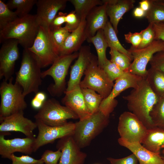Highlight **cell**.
I'll return each mask as SVG.
<instances>
[{
	"label": "cell",
	"mask_w": 164,
	"mask_h": 164,
	"mask_svg": "<svg viewBox=\"0 0 164 164\" xmlns=\"http://www.w3.org/2000/svg\"><path fill=\"white\" fill-rule=\"evenodd\" d=\"M123 98L127 101L128 109L148 129L155 127L151 120L150 113L159 98L150 88L145 78H142L138 86Z\"/></svg>",
	"instance_id": "obj_1"
},
{
	"label": "cell",
	"mask_w": 164,
	"mask_h": 164,
	"mask_svg": "<svg viewBox=\"0 0 164 164\" xmlns=\"http://www.w3.org/2000/svg\"><path fill=\"white\" fill-rule=\"evenodd\" d=\"M40 26L36 15L18 18L0 30L1 42L14 39L24 49L29 48L33 43Z\"/></svg>",
	"instance_id": "obj_2"
},
{
	"label": "cell",
	"mask_w": 164,
	"mask_h": 164,
	"mask_svg": "<svg viewBox=\"0 0 164 164\" xmlns=\"http://www.w3.org/2000/svg\"><path fill=\"white\" fill-rule=\"evenodd\" d=\"M41 67L35 55L28 49H24L20 68L16 73L15 82L22 87L25 97L39 92L42 84Z\"/></svg>",
	"instance_id": "obj_3"
},
{
	"label": "cell",
	"mask_w": 164,
	"mask_h": 164,
	"mask_svg": "<svg viewBox=\"0 0 164 164\" xmlns=\"http://www.w3.org/2000/svg\"><path fill=\"white\" fill-rule=\"evenodd\" d=\"M109 117L99 110L89 117L75 123L72 136L81 149L88 146L91 141L101 133L108 125Z\"/></svg>",
	"instance_id": "obj_4"
},
{
	"label": "cell",
	"mask_w": 164,
	"mask_h": 164,
	"mask_svg": "<svg viewBox=\"0 0 164 164\" xmlns=\"http://www.w3.org/2000/svg\"><path fill=\"white\" fill-rule=\"evenodd\" d=\"M13 77L4 79L0 86V120L17 112L24 111L27 107L21 87L15 82Z\"/></svg>",
	"instance_id": "obj_5"
},
{
	"label": "cell",
	"mask_w": 164,
	"mask_h": 164,
	"mask_svg": "<svg viewBox=\"0 0 164 164\" xmlns=\"http://www.w3.org/2000/svg\"><path fill=\"white\" fill-rule=\"evenodd\" d=\"M77 52L67 55L59 56L47 70L42 72V78L51 76L54 83L47 88V90L53 96H59L66 91V77L72 62L77 58Z\"/></svg>",
	"instance_id": "obj_6"
},
{
	"label": "cell",
	"mask_w": 164,
	"mask_h": 164,
	"mask_svg": "<svg viewBox=\"0 0 164 164\" xmlns=\"http://www.w3.org/2000/svg\"><path fill=\"white\" fill-rule=\"evenodd\" d=\"M84 74L85 77L79 84L80 88L93 90L101 95L103 99L109 95L114 84L104 70L99 66L97 57L94 55Z\"/></svg>",
	"instance_id": "obj_7"
},
{
	"label": "cell",
	"mask_w": 164,
	"mask_h": 164,
	"mask_svg": "<svg viewBox=\"0 0 164 164\" xmlns=\"http://www.w3.org/2000/svg\"><path fill=\"white\" fill-rule=\"evenodd\" d=\"M34 117L35 120L51 126L65 124L69 119H79L74 112L53 98L46 100Z\"/></svg>",
	"instance_id": "obj_8"
},
{
	"label": "cell",
	"mask_w": 164,
	"mask_h": 164,
	"mask_svg": "<svg viewBox=\"0 0 164 164\" xmlns=\"http://www.w3.org/2000/svg\"><path fill=\"white\" fill-rule=\"evenodd\" d=\"M28 49L36 56L42 68L52 64L59 56L48 27L40 26L32 45Z\"/></svg>",
	"instance_id": "obj_9"
},
{
	"label": "cell",
	"mask_w": 164,
	"mask_h": 164,
	"mask_svg": "<svg viewBox=\"0 0 164 164\" xmlns=\"http://www.w3.org/2000/svg\"><path fill=\"white\" fill-rule=\"evenodd\" d=\"M128 50L132 54L133 61L127 71L145 78L147 71V65L154 54L164 50V41L155 39L144 48L138 49L132 46Z\"/></svg>",
	"instance_id": "obj_10"
},
{
	"label": "cell",
	"mask_w": 164,
	"mask_h": 164,
	"mask_svg": "<svg viewBox=\"0 0 164 164\" xmlns=\"http://www.w3.org/2000/svg\"><path fill=\"white\" fill-rule=\"evenodd\" d=\"M118 131L122 139L130 142L142 144L148 129L132 113L125 111L119 117Z\"/></svg>",
	"instance_id": "obj_11"
},
{
	"label": "cell",
	"mask_w": 164,
	"mask_h": 164,
	"mask_svg": "<svg viewBox=\"0 0 164 164\" xmlns=\"http://www.w3.org/2000/svg\"><path fill=\"white\" fill-rule=\"evenodd\" d=\"M142 78L128 72L125 71L115 80L110 94L101 102L99 110L105 116L109 117L118 104V101L115 98L121 92L128 88H136Z\"/></svg>",
	"instance_id": "obj_12"
},
{
	"label": "cell",
	"mask_w": 164,
	"mask_h": 164,
	"mask_svg": "<svg viewBox=\"0 0 164 164\" xmlns=\"http://www.w3.org/2000/svg\"><path fill=\"white\" fill-rule=\"evenodd\" d=\"M35 122L37 124L38 134L35 138L34 152L45 145L53 143L57 139L72 135L75 127V123L72 122L54 126L46 125L37 120H36Z\"/></svg>",
	"instance_id": "obj_13"
},
{
	"label": "cell",
	"mask_w": 164,
	"mask_h": 164,
	"mask_svg": "<svg viewBox=\"0 0 164 164\" xmlns=\"http://www.w3.org/2000/svg\"><path fill=\"white\" fill-rule=\"evenodd\" d=\"M19 41L14 39L5 41L0 50V79L8 81L12 77L15 62L19 56Z\"/></svg>",
	"instance_id": "obj_14"
},
{
	"label": "cell",
	"mask_w": 164,
	"mask_h": 164,
	"mask_svg": "<svg viewBox=\"0 0 164 164\" xmlns=\"http://www.w3.org/2000/svg\"><path fill=\"white\" fill-rule=\"evenodd\" d=\"M0 132L9 133V132H21L26 137L35 138L34 130L37 128L36 122L25 117L24 111H21L0 120Z\"/></svg>",
	"instance_id": "obj_15"
},
{
	"label": "cell",
	"mask_w": 164,
	"mask_h": 164,
	"mask_svg": "<svg viewBox=\"0 0 164 164\" xmlns=\"http://www.w3.org/2000/svg\"><path fill=\"white\" fill-rule=\"evenodd\" d=\"M56 147L62 152L60 161L57 164H84L87 155L81 150V149L74 141L72 135L60 139L57 142Z\"/></svg>",
	"instance_id": "obj_16"
},
{
	"label": "cell",
	"mask_w": 164,
	"mask_h": 164,
	"mask_svg": "<svg viewBox=\"0 0 164 164\" xmlns=\"http://www.w3.org/2000/svg\"><path fill=\"white\" fill-rule=\"evenodd\" d=\"M35 138H15L5 139L3 133L0 135V155L3 158L10 159L11 155L16 152L26 155L34 152Z\"/></svg>",
	"instance_id": "obj_17"
},
{
	"label": "cell",
	"mask_w": 164,
	"mask_h": 164,
	"mask_svg": "<svg viewBox=\"0 0 164 164\" xmlns=\"http://www.w3.org/2000/svg\"><path fill=\"white\" fill-rule=\"evenodd\" d=\"M93 55L91 51L89 46H84L81 47L77 60L71 66L70 77L65 91H70L79 85L81 78Z\"/></svg>",
	"instance_id": "obj_18"
},
{
	"label": "cell",
	"mask_w": 164,
	"mask_h": 164,
	"mask_svg": "<svg viewBox=\"0 0 164 164\" xmlns=\"http://www.w3.org/2000/svg\"><path fill=\"white\" fill-rule=\"evenodd\" d=\"M67 0H38L36 14L40 26L49 27L51 23L60 10L64 9Z\"/></svg>",
	"instance_id": "obj_19"
},
{
	"label": "cell",
	"mask_w": 164,
	"mask_h": 164,
	"mask_svg": "<svg viewBox=\"0 0 164 164\" xmlns=\"http://www.w3.org/2000/svg\"><path fill=\"white\" fill-rule=\"evenodd\" d=\"M64 93L65 95L62 100V103L74 112L79 120L87 118L91 115L86 106L80 85Z\"/></svg>",
	"instance_id": "obj_20"
},
{
	"label": "cell",
	"mask_w": 164,
	"mask_h": 164,
	"mask_svg": "<svg viewBox=\"0 0 164 164\" xmlns=\"http://www.w3.org/2000/svg\"><path fill=\"white\" fill-rule=\"evenodd\" d=\"M119 144L130 150L137 158L139 164H164L159 153L151 152L138 142H130L120 138Z\"/></svg>",
	"instance_id": "obj_21"
},
{
	"label": "cell",
	"mask_w": 164,
	"mask_h": 164,
	"mask_svg": "<svg viewBox=\"0 0 164 164\" xmlns=\"http://www.w3.org/2000/svg\"><path fill=\"white\" fill-rule=\"evenodd\" d=\"M108 16L104 3L91 10L86 19L85 32L87 39L95 36L99 30L104 29L108 21Z\"/></svg>",
	"instance_id": "obj_22"
},
{
	"label": "cell",
	"mask_w": 164,
	"mask_h": 164,
	"mask_svg": "<svg viewBox=\"0 0 164 164\" xmlns=\"http://www.w3.org/2000/svg\"><path fill=\"white\" fill-rule=\"evenodd\" d=\"M106 4V11L110 22L116 33L120 19L127 12L133 8L135 2L134 0H103Z\"/></svg>",
	"instance_id": "obj_23"
},
{
	"label": "cell",
	"mask_w": 164,
	"mask_h": 164,
	"mask_svg": "<svg viewBox=\"0 0 164 164\" xmlns=\"http://www.w3.org/2000/svg\"><path fill=\"white\" fill-rule=\"evenodd\" d=\"M85 26L86 19L81 21L79 27L70 33L59 50V56L70 54L80 50L87 39Z\"/></svg>",
	"instance_id": "obj_24"
},
{
	"label": "cell",
	"mask_w": 164,
	"mask_h": 164,
	"mask_svg": "<svg viewBox=\"0 0 164 164\" xmlns=\"http://www.w3.org/2000/svg\"><path fill=\"white\" fill-rule=\"evenodd\" d=\"M142 144L149 151L160 154L164 149V130L155 126L148 129Z\"/></svg>",
	"instance_id": "obj_25"
},
{
	"label": "cell",
	"mask_w": 164,
	"mask_h": 164,
	"mask_svg": "<svg viewBox=\"0 0 164 164\" xmlns=\"http://www.w3.org/2000/svg\"><path fill=\"white\" fill-rule=\"evenodd\" d=\"M150 88L159 98L164 97V73L151 67L145 77Z\"/></svg>",
	"instance_id": "obj_26"
},
{
	"label": "cell",
	"mask_w": 164,
	"mask_h": 164,
	"mask_svg": "<svg viewBox=\"0 0 164 164\" xmlns=\"http://www.w3.org/2000/svg\"><path fill=\"white\" fill-rule=\"evenodd\" d=\"M87 40L89 43H93L95 46L97 54L99 65L102 68L108 59L106 56V51L108 47L103 30H99L95 36Z\"/></svg>",
	"instance_id": "obj_27"
},
{
	"label": "cell",
	"mask_w": 164,
	"mask_h": 164,
	"mask_svg": "<svg viewBox=\"0 0 164 164\" xmlns=\"http://www.w3.org/2000/svg\"><path fill=\"white\" fill-rule=\"evenodd\" d=\"M104 36L108 47L115 49L120 52L127 56L132 61L133 60L131 53L128 50L125 49L120 42L117 33L112 25L108 21L103 29Z\"/></svg>",
	"instance_id": "obj_28"
},
{
	"label": "cell",
	"mask_w": 164,
	"mask_h": 164,
	"mask_svg": "<svg viewBox=\"0 0 164 164\" xmlns=\"http://www.w3.org/2000/svg\"><path fill=\"white\" fill-rule=\"evenodd\" d=\"M68 1L73 5L76 14L81 21L86 19L93 8L103 4L102 0H69Z\"/></svg>",
	"instance_id": "obj_29"
},
{
	"label": "cell",
	"mask_w": 164,
	"mask_h": 164,
	"mask_svg": "<svg viewBox=\"0 0 164 164\" xmlns=\"http://www.w3.org/2000/svg\"><path fill=\"white\" fill-rule=\"evenodd\" d=\"M86 106L92 114L99 111L100 105L103 99V97L96 91L87 88H81Z\"/></svg>",
	"instance_id": "obj_30"
},
{
	"label": "cell",
	"mask_w": 164,
	"mask_h": 164,
	"mask_svg": "<svg viewBox=\"0 0 164 164\" xmlns=\"http://www.w3.org/2000/svg\"><path fill=\"white\" fill-rule=\"evenodd\" d=\"M37 0H10L6 4L11 10L16 9L15 11L19 18L25 17L29 14Z\"/></svg>",
	"instance_id": "obj_31"
},
{
	"label": "cell",
	"mask_w": 164,
	"mask_h": 164,
	"mask_svg": "<svg viewBox=\"0 0 164 164\" xmlns=\"http://www.w3.org/2000/svg\"><path fill=\"white\" fill-rule=\"evenodd\" d=\"M150 116L155 126L164 130V97L159 98L151 111Z\"/></svg>",
	"instance_id": "obj_32"
},
{
	"label": "cell",
	"mask_w": 164,
	"mask_h": 164,
	"mask_svg": "<svg viewBox=\"0 0 164 164\" xmlns=\"http://www.w3.org/2000/svg\"><path fill=\"white\" fill-rule=\"evenodd\" d=\"M149 24L164 22V7L152 0L149 9L145 16Z\"/></svg>",
	"instance_id": "obj_33"
},
{
	"label": "cell",
	"mask_w": 164,
	"mask_h": 164,
	"mask_svg": "<svg viewBox=\"0 0 164 164\" xmlns=\"http://www.w3.org/2000/svg\"><path fill=\"white\" fill-rule=\"evenodd\" d=\"M18 18L15 11H12L6 4L0 0V30Z\"/></svg>",
	"instance_id": "obj_34"
},
{
	"label": "cell",
	"mask_w": 164,
	"mask_h": 164,
	"mask_svg": "<svg viewBox=\"0 0 164 164\" xmlns=\"http://www.w3.org/2000/svg\"><path fill=\"white\" fill-rule=\"evenodd\" d=\"M109 53L110 61L124 71H127L132 63L130 59L124 54L114 49L110 48Z\"/></svg>",
	"instance_id": "obj_35"
},
{
	"label": "cell",
	"mask_w": 164,
	"mask_h": 164,
	"mask_svg": "<svg viewBox=\"0 0 164 164\" xmlns=\"http://www.w3.org/2000/svg\"><path fill=\"white\" fill-rule=\"evenodd\" d=\"M50 31L53 41L58 52L59 49L70 34V32L65 26L50 30Z\"/></svg>",
	"instance_id": "obj_36"
},
{
	"label": "cell",
	"mask_w": 164,
	"mask_h": 164,
	"mask_svg": "<svg viewBox=\"0 0 164 164\" xmlns=\"http://www.w3.org/2000/svg\"><path fill=\"white\" fill-rule=\"evenodd\" d=\"M102 68L109 79L113 82L116 80L125 72L115 64L108 59Z\"/></svg>",
	"instance_id": "obj_37"
},
{
	"label": "cell",
	"mask_w": 164,
	"mask_h": 164,
	"mask_svg": "<svg viewBox=\"0 0 164 164\" xmlns=\"http://www.w3.org/2000/svg\"><path fill=\"white\" fill-rule=\"evenodd\" d=\"M140 32L142 36V41L137 48L138 49L145 47L155 40V34L152 24H149L147 28L142 30Z\"/></svg>",
	"instance_id": "obj_38"
},
{
	"label": "cell",
	"mask_w": 164,
	"mask_h": 164,
	"mask_svg": "<svg viewBox=\"0 0 164 164\" xmlns=\"http://www.w3.org/2000/svg\"><path fill=\"white\" fill-rule=\"evenodd\" d=\"M61 154V152L59 149L55 151L47 149L43 153L41 159L45 164H57Z\"/></svg>",
	"instance_id": "obj_39"
},
{
	"label": "cell",
	"mask_w": 164,
	"mask_h": 164,
	"mask_svg": "<svg viewBox=\"0 0 164 164\" xmlns=\"http://www.w3.org/2000/svg\"><path fill=\"white\" fill-rule=\"evenodd\" d=\"M12 164H43V161L41 159H36L28 155H22L17 156L14 154L10 156Z\"/></svg>",
	"instance_id": "obj_40"
},
{
	"label": "cell",
	"mask_w": 164,
	"mask_h": 164,
	"mask_svg": "<svg viewBox=\"0 0 164 164\" xmlns=\"http://www.w3.org/2000/svg\"><path fill=\"white\" fill-rule=\"evenodd\" d=\"M81 20L76 14L74 11H72L67 14L66 18L65 26L70 32L76 30L80 25Z\"/></svg>",
	"instance_id": "obj_41"
},
{
	"label": "cell",
	"mask_w": 164,
	"mask_h": 164,
	"mask_svg": "<svg viewBox=\"0 0 164 164\" xmlns=\"http://www.w3.org/2000/svg\"><path fill=\"white\" fill-rule=\"evenodd\" d=\"M149 63L151 67L164 73V50L154 54Z\"/></svg>",
	"instance_id": "obj_42"
},
{
	"label": "cell",
	"mask_w": 164,
	"mask_h": 164,
	"mask_svg": "<svg viewBox=\"0 0 164 164\" xmlns=\"http://www.w3.org/2000/svg\"><path fill=\"white\" fill-rule=\"evenodd\" d=\"M107 159L110 164H138V160L134 154L131 155L120 159L108 157Z\"/></svg>",
	"instance_id": "obj_43"
},
{
	"label": "cell",
	"mask_w": 164,
	"mask_h": 164,
	"mask_svg": "<svg viewBox=\"0 0 164 164\" xmlns=\"http://www.w3.org/2000/svg\"><path fill=\"white\" fill-rule=\"evenodd\" d=\"M125 39L127 42L132 45V46L137 49L142 41V36L140 32L132 33L129 32L124 35Z\"/></svg>",
	"instance_id": "obj_44"
},
{
	"label": "cell",
	"mask_w": 164,
	"mask_h": 164,
	"mask_svg": "<svg viewBox=\"0 0 164 164\" xmlns=\"http://www.w3.org/2000/svg\"><path fill=\"white\" fill-rule=\"evenodd\" d=\"M66 13L59 12L53 20L49 26L50 30H53L60 27L64 23L66 22Z\"/></svg>",
	"instance_id": "obj_45"
},
{
	"label": "cell",
	"mask_w": 164,
	"mask_h": 164,
	"mask_svg": "<svg viewBox=\"0 0 164 164\" xmlns=\"http://www.w3.org/2000/svg\"><path fill=\"white\" fill-rule=\"evenodd\" d=\"M155 36V40L159 39L164 41V23L163 22L152 24Z\"/></svg>",
	"instance_id": "obj_46"
},
{
	"label": "cell",
	"mask_w": 164,
	"mask_h": 164,
	"mask_svg": "<svg viewBox=\"0 0 164 164\" xmlns=\"http://www.w3.org/2000/svg\"><path fill=\"white\" fill-rule=\"evenodd\" d=\"M152 0H142L139 2L140 7L144 11L147 12L150 9Z\"/></svg>",
	"instance_id": "obj_47"
},
{
	"label": "cell",
	"mask_w": 164,
	"mask_h": 164,
	"mask_svg": "<svg viewBox=\"0 0 164 164\" xmlns=\"http://www.w3.org/2000/svg\"><path fill=\"white\" fill-rule=\"evenodd\" d=\"M146 12L142 9L140 7L135 8L133 11V15L137 18H142L145 17Z\"/></svg>",
	"instance_id": "obj_48"
},
{
	"label": "cell",
	"mask_w": 164,
	"mask_h": 164,
	"mask_svg": "<svg viewBox=\"0 0 164 164\" xmlns=\"http://www.w3.org/2000/svg\"><path fill=\"white\" fill-rule=\"evenodd\" d=\"M44 103L34 97L31 101V105L34 109L39 110Z\"/></svg>",
	"instance_id": "obj_49"
},
{
	"label": "cell",
	"mask_w": 164,
	"mask_h": 164,
	"mask_svg": "<svg viewBox=\"0 0 164 164\" xmlns=\"http://www.w3.org/2000/svg\"><path fill=\"white\" fill-rule=\"evenodd\" d=\"M35 97L43 102L46 100V95L43 92H38L36 94Z\"/></svg>",
	"instance_id": "obj_50"
},
{
	"label": "cell",
	"mask_w": 164,
	"mask_h": 164,
	"mask_svg": "<svg viewBox=\"0 0 164 164\" xmlns=\"http://www.w3.org/2000/svg\"><path fill=\"white\" fill-rule=\"evenodd\" d=\"M155 2L157 3L164 7V1L163 0H155Z\"/></svg>",
	"instance_id": "obj_51"
},
{
	"label": "cell",
	"mask_w": 164,
	"mask_h": 164,
	"mask_svg": "<svg viewBox=\"0 0 164 164\" xmlns=\"http://www.w3.org/2000/svg\"><path fill=\"white\" fill-rule=\"evenodd\" d=\"M162 159L164 162V149L162 150L160 153Z\"/></svg>",
	"instance_id": "obj_52"
},
{
	"label": "cell",
	"mask_w": 164,
	"mask_h": 164,
	"mask_svg": "<svg viewBox=\"0 0 164 164\" xmlns=\"http://www.w3.org/2000/svg\"><path fill=\"white\" fill-rule=\"evenodd\" d=\"M163 23H164V22H163Z\"/></svg>",
	"instance_id": "obj_53"
}]
</instances>
